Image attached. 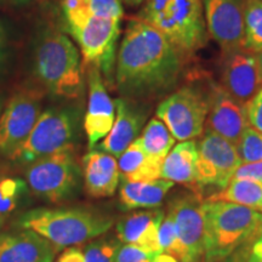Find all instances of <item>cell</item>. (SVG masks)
Returning <instances> with one entry per match:
<instances>
[{
	"mask_svg": "<svg viewBox=\"0 0 262 262\" xmlns=\"http://www.w3.org/2000/svg\"><path fill=\"white\" fill-rule=\"evenodd\" d=\"M164 220L163 210L134 212L117 224V237L120 243L135 245L152 253L163 254L158 233Z\"/></svg>",
	"mask_w": 262,
	"mask_h": 262,
	"instance_id": "obj_20",
	"label": "cell"
},
{
	"mask_svg": "<svg viewBox=\"0 0 262 262\" xmlns=\"http://www.w3.org/2000/svg\"><path fill=\"white\" fill-rule=\"evenodd\" d=\"M249 124L262 133V86L247 104Z\"/></svg>",
	"mask_w": 262,
	"mask_h": 262,
	"instance_id": "obj_33",
	"label": "cell"
},
{
	"mask_svg": "<svg viewBox=\"0 0 262 262\" xmlns=\"http://www.w3.org/2000/svg\"><path fill=\"white\" fill-rule=\"evenodd\" d=\"M208 113V93L194 85L173 91L157 108V117L179 141L192 140L202 135Z\"/></svg>",
	"mask_w": 262,
	"mask_h": 262,
	"instance_id": "obj_9",
	"label": "cell"
},
{
	"mask_svg": "<svg viewBox=\"0 0 262 262\" xmlns=\"http://www.w3.org/2000/svg\"><path fill=\"white\" fill-rule=\"evenodd\" d=\"M81 165L88 194L94 198H106L114 194L120 181L117 158L101 149H91L84 156Z\"/></svg>",
	"mask_w": 262,
	"mask_h": 262,
	"instance_id": "obj_19",
	"label": "cell"
},
{
	"mask_svg": "<svg viewBox=\"0 0 262 262\" xmlns=\"http://www.w3.org/2000/svg\"><path fill=\"white\" fill-rule=\"evenodd\" d=\"M257 60H258V64H260V70L262 73V50L257 52Z\"/></svg>",
	"mask_w": 262,
	"mask_h": 262,
	"instance_id": "obj_40",
	"label": "cell"
},
{
	"mask_svg": "<svg viewBox=\"0 0 262 262\" xmlns=\"http://www.w3.org/2000/svg\"><path fill=\"white\" fill-rule=\"evenodd\" d=\"M196 186L212 185L225 188L242 165L237 147L225 137L206 129L205 135L196 143Z\"/></svg>",
	"mask_w": 262,
	"mask_h": 262,
	"instance_id": "obj_11",
	"label": "cell"
},
{
	"mask_svg": "<svg viewBox=\"0 0 262 262\" xmlns=\"http://www.w3.org/2000/svg\"><path fill=\"white\" fill-rule=\"evenodd\" d=\"M41 113L37 90H21L10 98L0 116V156L15 160Z\"/></svg>",
	"mask_w": 262,
	"mask_h": 262,
	"instance_id": "obj_10",
	"label": "cell"
},
{
	"mask_svg": "<svg viewBox=\"0 0 262 262\" xmlns=\"http://www.w3.org/2000/svg\"><path fill=\"white\" fill-rule=\"evenodd\" d=\"M66 29L80 48L84 66H95L107 79L117 61L122 19L103 18L80 8L77 0H62Z\"/></svg>",
	"mask_w": 262,
	"mask_h": 262,
	"instance_id": "obj_4",
	"label": "cell"
},
{
	"mask_svg": "<svg viewBox=\"0 0 262 262\" xmlns=\"http://www.w3.org/2000/svg\"><path fill=\"white\" fill-rule=\"evenodd\" d=\"M80 168L73 147L28 164L26 182L33 194L50 203L71 199L80 185Z\"/></svg>",
	"mask_w": 262,
	"mask_h": 262,
	"instance_id": "obj_7",
	"label": "cell"
},
{
	"mask_svg": "<svg viewBox=\"0 0 262 262\" xmlns=\"http://www.w3.org/2000/svg\"><path fill=\"white\" fill-rule=\"evenodd\" d=\"M3 108H4V100H3V97L0 96V116H2L3 113Z\"/></svg>",
	"mask_w": 262,
	"mask_h": 262,
	"instance_id": "obj_42",
	"label": "cell"
},
{
	"mask_svg": "<svg viewBox=\"0 0 262 262\" xmlns=\"http://www.w3.org/2000/svg\"><path fill=\"white\" fill-rule=\"evenodd\" d=\"M35 72L55 96L75 100L83 95L79 51L63 33L50 31L42 37L35 51Z\"/></svg>",
	"mask_w": 262,
	"mask_h": 262,
	"instance_id": "obj_5",
	"label": "cell"
},
{
	"mask_svg": "<svg viewBox=\"0 0 262 262\" xmlns=\"http://www.w3.org/2000/svg\"><path fill=\"white\" fill-rule=\"evenodd\" d=\"M56 262H85L84 253L80 248L70 247L61 254Z\"/></svg>",
	"mask_w": 262,
	"mask_h": 262,
	"instance_id": "obj_36",
	"label": "cell"
},
{
	"mask_svg": "<svg viewBox=\"0 0 262 262\" xmlns=\"http://www.w3.org/2000/svg\"><path fill=\"white\" fill-rule=\"evenodd\" d=\"M140 18L162 32L182 54H192L206 42L202 0H146Z\"/></svg>",
	"mask_w": 262,
	"mask_h": 262,
	"instance_id": "obj_6",
	"label": "cell"
},
{
	"mask_svg": "<svg viewBox=\"0 0 262 262\" xmlns=\"http://www.w3.org/2000/svg\"><path fill=\"white\" fill-rule=\"evenodd\" d=\"M18 2H27V0H18Z\"/></svg>",
	"mask_w": 262,
	"mask_h": 262,
	"instance_id": "obj_43",
	"label": "cell"
},
{
	"mask_svg": "<svg viewBox=\"0 0 262 262\" xmlns=\"http://www.w3.org/2000/svg\"><path fill=\"white\" fill-rule=\"evenodd\" d=\"M139 140L147 155L162 163L175 146L176 141L168 126L159 118H153L149 120Z\"/></svg>",
	"mask_w": 262,
	"mask_h": 262,
	"instance_id": "obj_25",
	"label": "cell"
},
{
	"mask_svg": "<svg viewBox=\"0 0 262 262\" xmlns=\"http://www.w3.org/2000/svg\"><path fill=\"white\" fill-rule=\"evenodd\" d=\"M119 239L102 238L91 242L84 249L85 262H114L120 248Z\"/></svg>",
	"mask_w": 262,
	"mask_h": 262,
	"instance_id": "obj_29",
	"label": "cell"
},
{
	"mask_svg": "<svg viewBox=\"0 0 262 262\" xmlns=\"http://www.w3.org/2000/svg\"><path fill=\"white\" fill-rule=\"evenodd\" d=\"M77 3L80 8L98 17L122 19L124 16L120 0H77Z\"/></svg>",
	"mask_w": 262,
	"mask_h": 262,
	"instance_id": "obj_30",
	"label": "cell"
},
{
	"mask_svg": "<svg viewBox=\"0 0 262 262\" xmlns=\"http://www.w3.org/2000/svg\"><path fill=\"white\" fill-rule=\"evenodd\" d=\"M57 251L48 239L31 229L0 233V262H54Z\"/></svg>",
	"mask_w": 262,
	"mask_h": 262,
	"instance_id": "obj_18",
	"label": "cell"
},
{
	"mask_svg": "<svg viewBox=\"0 0 262 262\" xmlns=\"http://www.w3.org/2000/svg\"><path fill=\"white\" fill-rule=\"evenodd\" d=\"M244 49L262 50V0H244Z\"/></svg>",
	"mask_w": 262,
	"mask_h": 262,
	"instance_id": "obj_26",
	"label": "cell"
},
{
	"mask_svg": "<svg viewBox=\"0 0 262 262\" xmlns=\"http://www.w3.org/2000/svg\"><path fill=\"white\" fill-rule=\"evenodd\" d=\"M196 164L198 147L193 140L181 141L172 147L162 164L160 179L169 180L173 183L196 186Z\"/></svg>",
	"mask_w": 262,
	"mask_h": 262,
	"instance_id": "obj_21",
	"label": "cell"
},
{
	"mask_svg": "<svg viewBox=\"0 0 262 262\" xmlns=\"http://www.w3.org/2000/svg\"><path fill=\"white\" fill-rule=\"evenodd\" d=\"M172 186V181L164 179L147 182L122 181L119 191L120 206L123 210L157 208L162 204Z\"/></svg>",
	"mask_w": 262,
	"mask_h": 262,
	"instance_id": "obj_22",
	"label": "cell"
},
{
	"mask_svg": "<svg viewBox=\"0 0 262 262\" xmlns=\"http://www.w3.org/2000/svg\"><path fill=\"white\" fill-rule=\"evenodd\" d=\"M3 51H4V44H3V38L0 37V63L3 60Z\"/></svg>",
	"mask_w": 262,
	"mask_h": 262,
	"instance_id": "obj_39",
	"label": "cell"
},
{
	"mask_svg": "<svg viewBox=\"0 0 262 262\" xmlns=\"http://www.w3.org/2000/svg\"><path fill=\"white\" fill-rule=\"evenodd\" d=\"M78 123L79 112L72 108H50L44 111L15 160L31 164L73 147Z\"/></svg>",
	"mask_w": 262,
	"mask_h": 262,
	"instance_id": "obj_8",
	"label": "cell"
},
{
	"mask_svg": "<svg viewBox=\"0 0 262 262\" xmlns=\"http://www.w3.org/2000/svg\"><path fill=\"white\" fill-rule=\"evenodd\" d=\"M208 127L237 145L241 136L248 129L249 119L247 104L231 96L217 81L209 83Z\"/></svg>",
	"mask_w": 262,
	"mask_h": 262,
	"instance_id": "obj_15",
	"label": "cell"
},
{
	"mask_svg": "<svg viewBox=\"0 0 262 262\" xmlns=\"http://www.w3.org/2000/svg\"><path fill=\"white\" fill-rule=\"evenodd\" d=\"M208 201L235 203L262 211V182L251 180H232L225 188L212 194Z\"/></svg>",
	"mask_w": 262,
	"mask_h": 262,
	"instance_id": "obj_24",
	"label": "cell"
},
{
	"mask_svg": "<svg viewBox=\"0 0 262 262\" xmlns=\"http://www.w3.org/2000/svg\"><path fill=\"white\" fill-rule=\"evenodd\" d=\"M204 201L198 194L186 195L171 204L178 232L175 255L180 262H201L204 256Z\"/></svg>",
	"mask_w": 262,
	"mask_h": 262,
	"instance_id": "obj_12",
	"label": "cell"
},
{
	"mask_svg": "<svg viewBox=\"0 0 262 262\" xmlns=\"http://www.w3.org/2000/svg\"><path fill=\"white\" fill-rule=\"evenodd\" d=\"M232 180H251V181L262 182V162L242 164L234 172Z\"/></svg>",
	"mask_w": 262,
	"mask_h": 262,
	"instance_id": "obj_35",
	"label": "cell"
},
{
	"mask_svg": "<svg viewBox=\"0 0 262 262\" xmlns=\"http://www.w3.org/2000/svg\"><path fill=\"white\" fill-rule=\"evenodd\" d=\"M117 116L110 134L101 142L100 148L114 158H119L127 147L139 137L147 119L142 108L136 106L130 98L114 100Z\"/></svg>",
	"mask_w": 262,
	"mask_h": 262,
	"instance_id": "obj_17",
	"label": "cell"
},
{
	"mask_svg": "<svg viewBox=\"0 0 262 262\" xmlns=\"http://www.w3.org/2000/svg\"><path fill=\"white\" fill-rule=\"evenodd\" d=\"M158 255L135 245L123 244L118 250L114 262H153Z\"/></svg>",
	"mask_w": 262,
	"mask_h": 262,
	"instance_id": "obj_32",
	"label": "cell"
},
{
	"mask_svg": "<svg viewBox=\"0 0 262 262\" xmlns=\"http://www.w3.org/2000/svg\"><path fill=\"white\" fill-rule=\"evenodd\" d=\"M181 55L158 29L140 17L131 19L117 54L118 90L130 100L170 93L182 74Z\"/></svg>",
	"mask_w": 262,
	"mask_h": 262,
	"instance_id": "obj_1",
	"label": "cell"
},
{
	"mask_svg": "<svg viewBox=\"0 0 262 262\" xmlns=\"http://www.w3.org/2000/svg\"><path fill=\"white\" fill-rule=\"evenodd\" d=\"M118 159L122 181L147 182L160 179L163 163L147 155L141 146L139 137Z\"/></svg>",
	"mask_w": 262,
	"mask_h": 262,
	"instance_id": "obj_23",
	"label": "cell"
},
{
	"mask_svg": "<svg viewBox=\"0 0 262 262\" xmlns=\"http://www.w3.org/2000/svg\"><path fill=\"white\" fill-rule=\"evenodd\" d=\"M220 85L239 102L248 104L262 86V73L256 52L244 48L224 52Z\"/></svg>",
	"mask_w": 262,
	"mask_h": 262,
	"instance_id": "obj_13",
	"label": "cell"
},
{
	"mask_svg": "<svg viewBox=\"0 0 262 262\" xmlns=\"http://www.w3.org/2000/svg\"><path fill=\"white\" fill-rule=\"evenodd\" d=\"M120 2L125 3L126 5L130 6H139L141 4H143V3H146V0H120Z\"/></svg>",
	"mask_w": 262,
	"mask_h": 262,
	"instance_id": "obj_38",
	"label": "cell"
},
{
	"mask_svg": "<svg viewBox=\"0 0 262 262\" xmlns=\"http://www.w3.org/2000/svg\"><path fill=\"white\" fill-rule=\"evenodd\" d=\"M234 262H262V233L249 242Z\"/></svg>",
	"mask_w": 262,
	"mask_h": 262,
	"instance_id": "obj_34",
	"label": "cell"
},
{
	"mask_svg": "<svg viewBox=\"0 0 262 262\" xmlns=\"http://www.w3.org/2000/svg\"><path fill=\"white\" fill-rule=\"evenodd\" d=\"M114 220L85 208H37L16 221L21 229H31L48 239L58 250L93 241L112 228Z\"/></svg>",
	"mask_w": 262,
	"mask_h": 262,
	"instance_id": "obj_3",
	"label": "cell"
},
{
	"mask_svg": "<svg viewBox=\"0 0 262 262\" xmlns=\"http://www.w3.org/2000/svg\"><path fill=\"white\" fill-rule=\"evenodd\" d=\"M28 185L22 179L0 175V214L4 217L17 210L26 195Z\"/></svg>",
	"mask_w": 262,
	"mask_h": 262,
	"instance_id": "obj_27",
	"label": "cell"
},
{
	"mask_svg": "<svg viewBox=\"0 0 262 262\" xmlns=\"http://www.w3.org/2000/svg\"><path fill=\"white\" fill-rule=\"evenodd\" d=\"M158 241L163 254L172 255V256L175 255L178 248V232H176L175 219L170 211L160 225Z\"/></svg>",
	"mask_w": 262,
	"mask_h": 262,
	"instance_id": "obj_31",
	"label": "cell"
},
{
	"mask_svg": "<svg viewBox=\"0 0 262 262\" xmlns=\"http://www.w3.org/2000/svg\"><path fill=\"white\" fill-rule=\"evenodd\" d=\"M205 262H220L262 233V212L222 201H204Z\"/></svg>",
	"mask_w": 262,
	"mask_h": 262,
	"instance_id": "obj_2",
	"label": "cell"
},
{
	"mask_svg": "<svg viewBox=\"0 0 262 262\" xmlns=\"http://www.w3.org/2000/svg\"><path fill=\"white\" fill-rule=\"evenodd\" d=\"M205 24L222 51L244 48V0H203Z\"/></svg>",
	"mask_w": 262,
	"mask_h": 262,
	"instance_id": "obj_14",
	"label": "cell"
},
{
	"mask_svg": "<svg viewBox=\"0 0 262 262\" xmlns=\"http://www.w3.org/2000/svg\"><path fill=\"white\" fill-rule=\"evenodd\" d=\"M153 262H176V260L173 257H171V256H169V255H163V254H160V255H158V256L156 257V260L153 261Z\"/></svg>",
	"mask_w": 262,
	"mask_h": 262,
	"instance_id": "obj_37",
	"label": "cell"
},
{
	"mask_svg": "<svg viewBox=\"0 0 262 262\" xmlns=\"http://www.w3.org/2000/svg\"><path fill=\"white\" fill-rule=\"evenodd\" d=\"M89 101L84 118V130L90 149L104 139L116 120V103L106 89L100 70L95 66L88 67Z\"/></svg>",
	"mask_w": 262,
	"mask_h": 262,
	"instance_id": "obj_16",
	"label": "cell"
},
{
	"mask_svg": "<svg viewBox=\"0 0 262 262\" xmlns=\"http://www.w3.org/2000/svg\"><path fill=\"white\" fill-rule=\"evenodd\" d=\"M235 147L243 164L262 162V133L254 127L244 131Z\"/></svg>",
	"mask_w": 262,
	"mask_h": 262,
	"instance_id": "obj_28",
	"label": "cell"
},
{
	"mask_svg": "<svg viewBox=\"0 0 262 262\" xmlns=\"http://www.w3.org/2000/svg\"><path fill=\"white\" fill-rule=\"evenodd\" d=\"M4 224H5V217L0 214V231H2V228L4 227Z\"/></svg>",
	"mask_w": 262,
	"mask_h": 262,
	"instance_id": "obj_41",
	"label": "cell"
}]
</instances>
